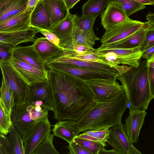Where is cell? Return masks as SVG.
I'll use <instances>...</instances> for the list:
<instances>
[{
    "label": "cell",
    "instance_id": "19",
    "mask_svg": "<svg viewBox=\"0 0 154 154\" xmlns=\"http://www.w3.org/2000/svg\"><path fill=\"white\" fill-rule=\"evenodd\" d=\"M33 10L24 12L6 19L0 23V32H8L29 29Z\"/></svg>",
    "mask_w": 154,
    "mask_h": 154
},
{
    "label": "cell",
    "instance_id": "25",
    "mask_svg": "<svg viewBox=\"0 0 154 154\" xmlns=\"http://www.w3.org/2000/svg\"><path fill=\"white\" fill-rule=\"evenodd\" d=\"M50 16L53 27L69 12L64 0H42Z\"/></svg>",
    "mask_w": 154,
    "mask_h": 154
},
{
    "label": "cell",
    "instance_id": "48",
    "mask_svg": "<svg viewBox=\"0 0 154 154\" xmlns=\"http://www.w3.org/2000/svg\"><path fill=\"white\" fill-rule=\"evenodd\" d=\"M146 18L154 27V13L151 12H149L146 16Z\"/></svg>",
    "mask_w": 154,
    "mask_h": 154
},
{
    "label": "cell",
    "instance_id": "44",
    "mask_svg": "<svg viewBox=\"0 0 154 154\" xmlns=\"http://www.w3.org/2000/svg\"><path fill=\"white\" fill-rule=\"evenodd\" d=\"M141 51L142 53V58L148 60L150 59L154 54V45Z\"/></svg>",
    "mask_w": 154,
    "mask_h": 154
},
{
    "label": "cell",
    "instance_id": "12",
    "mask_svg": "<svg viewBox=\"0 0 154 154\" xmlns=\"http://www.w3.org/2000/svg\"><path fill=\"white\" fill-rule=\"evenodd\" d=\"M9 62L29 85L38 82L48 81V70L47 71L40 70L12 57Z\"/></svg>",
    "mask_w": 154,
    "mask_h": 154
},
{
    "label": "cell",
    "instance_id": "47",
    "mask_svg": "<svg viewBox=\"0 0 154 154\" xmlns=\"http://www.w3.org/2000/svg\"><path fill=\"white\" fill-rule=\"evenodd\" d=\"M80 0H64L68 9L72 8L74 5Z\"/></svg>",
    "mask_w": 154,
    "mask_h": 154
},
{
    "label": "cell",
    "instance_id": "42",
    "mask_svg": "<svg viewBox=\"0 0 154 154\" xmlns=\"http://www.w3.org/2000/svg\"><path fill=\"white\" fill-rule=\"evenodd\" d=\"M40 32L41 33L48 41L60 47V41L55 34L49 31L43 29L41 30Z\"/></svg>",
    "mask_w": 154,
    "mask_h": 154
},
{
    "label": "cell",
    "instance_id": "36",
    "mask_svg": "<svg viewBox=\"0 0 154 154\" xmlns=\"http://www.w3.org/2000/svg\"><path fill=\"white\" fill-rule=\"evenodd\" d=\"M97 17L82 15L76 17V24L83 32H87L93 29V27Z\"/></svg>",
    "mask_w": 154,
    "mask_h": 154
},
{
    "label": "cell",
    "instance_id": "7",
    "mask_svg": "<svg viewBox=\"0 0 154 154\" xmlns=\"http://www.w3.org/2000/svg\"><path fill=\"white\" fill-rule=\"evenodd\" d=\"M146 23L128 18L124 22L106 29L100 40L102 45L111 44L124 38L144 27Z\"/></svg>",
    "mask_w": 154,
    "mask_h": 154
},
{
    "label": "cell",
    "instance_id": "18",
    "mask_svg": "<svg viewBox=\"0 0 154 154\" xmlns=\"http://www.w3.org/2000/svg\"><path fill=\"white\" fill-rule=\"evenodd\" d=\"M40 29L31 28L25 30L8 32H0V42L10 44L16 47L20 44L34 42L35 35Z\"/></svg>",
    "mask_w": 154,
    "mask_h": 154
},
{
    "label": "cell",
    "instance_id": "5",
    "mask_svg": "<svg viewBox=\"0 0 154 154\" xmlns=\"http://www.w3.org/2000/svg\"><path fill=\"white\" fill-rule=\"evenodd\" d=\"M2 76L13 92L15 104L26 103L29 85L9 61L0 62Z\"/></svg>",
    "mask_w": 154,
    "mask_h": 154
},
{
    "label": "cell",
    "instance_id": "50",
    "mask_svg": "<svg viewBox=\"0 0 154 154\" xmlns=\"http://www.w3.org/2000/svg\"><path fill=\"white\" fill-rule=\"evenodd\" d=\"M139 3L144 5H152V4L148 0H133Z\"/></svg>",
    "mask_w": 154,
    "mask_h": 154
},
{
    "label": "cell",
    "instance_id": "34",
    "mask_svg": "<svg viewBox=\"0 0 154 154\" xmlns=\"http://www.w3.org/2000/svg\"><path fill=\"white\" fill-rule=\"evenodd\" d=\"M118 3L128 17L133 14L145 8V5L133 0H110Z\"/></svg>",
    "mask_w": 154,
    "mask_h": 154
},
{
    "label": "cell",
    "instance_id": "45",
    "mask_svg": "<svg viewBox=\"0 0 154 154\" xmlns=\"http://www.w3.org/2000/svg\"><path fill=\"white\" fill-rule=\"evenodd\" d=\"M40 0H28L24 12L33 10Z\"/></svg>",
    "mask_w": 154,
    "mask_h": 154
},
{
    "label": "cell",
    "instance_id": "11",
    "mask_svg": "<svg viewBox=\"0 0 154 154\" xmlns=\"http://www.w3.org/2000/svg\"><path fill=\"white\" fill-rule=\"evenodd\" d=\"M77 16L69 12L64 19L54 26L50 31L59 39L60 47L64 51H71L73 48V33Z\"/></svg>",
    "mask_w": 154,
    "mask_h": 154
},
{
    "label": "cell",
    "instance_id": "41",
    "mask_svg": "<svg viewBox=\"0 0 154 154\" xmlns=\"http://www.w3.org/2000/svg\"><path fill=\"white\" fill-rule=\"evenodd\" d=\"M0 154H10L8 137L0 134Z\"/></svg>",
    "mask_w": 154,
    "mask_h": 154
},
{
    "label": "cell",
    "instance_id": "9",
    "mask_svg": "<svg viewBox=\"0 0 154 154\" xmlns=\"http://www.w3.org/2000/svg\"><path fill=\"white\" fill-rule=\"evenodd\" d=\"M107 142L111 146L116 154H141L133 145L124 129L122 122L109 128Z\"/></svg>",
    "mask_w": 154,
    "mask_h": 154
},
{
    "label": "cell",
    "instance_id": "32",
    "mask_svg": "<svg viewBox=\"0 0 154 154\" xmlns=\"http://www.w3.org/2000/svg\"><path fill=\"white\" fill-rule=\"evenodd\" d=\"M54 134L49 133L32 154H59L53 144Z\"/></svg>",
    "mask_w": 154,
    "mask_h": 154
},
{
    "label": "cell",
    "instance_id": "38",
    "mask_svg": "<svg viewBox=\"0 0 154 154\" xmlns=\"http://www.w3.org/2000/svg\"><path fill=\"white\" fill-rule=\"evenodd\" d=\"M14 48L10 44L0 42V62L9 61Z\"/></svg>",
    "mask_w": 154,
    "mask_h": 154
},
{
    "label": "cell",
    "instance_id": "37",
    "mask_svg": "<svg viewBox=\"0 0 154 154\" xmlns=\"http://www.w3.org/2000/svg\"><path fill=\"white\" fill-rule=\"evenodd\" d=\"M73 46L79 45L93 48L94 45L86 37L82 31L76 25V22L73 33Z\"/></svg>",
    "mask_w": 154,
    "mask_h": 154
},
{
    "label": "cell",
    "instance_id": "31",
    "mask_svg": "<svg viewBox=\"0 0 154 154\" xmlns=\"http://www.w3.org/2000/svg\"><path fill=\"white\" fill-rule=\"evenodd\" d=\"M0 100L11 113L15 105L14 95L13 91L7 83L4 77L2 76V80L0 88Z\"/></svg>",
    "mask_w": 154,
    "mask_h": 154
},
{
    "label": "cell",
    "instance_id": "26",
    "mask_svg": "<svg viewBox=\"0 0 154 154\" xmlns=\"http://www.w3.org/2000/svg\"><path fill=\"white\" fill-rule=\"evenodd\" d=\"M8 139L10 154H25L22 137L13 124L11 126Z\"/></svg>",
    "mask_w": 154,
    "mask_h": 154
},
{
    "label": "cell",
    "instance_id": "40",
    "mask_svg": "<svg viewBox=\"0 0 154 154\" xmlns=\"http://www.w3.org/2000/svg\"><path fill=\"white\" fill-rule=\"evenodd\" d=\"M154 45V27L150 29L147 32L145 41L141 51L146 49Z\"/></svg>",
    "mask_w": 154,
    "mask_h": 154
},
{
    "label": "cell",
    "instance_id": "35",
    "mask_svg": "<svg viewBox=\"0 0 154 154\" xmlns=\"http://www.w3.org/2000/svg\"><path fill=\"white\" fill-rule=\"evenodd\" d=\"M73 140L81 145L91 154H100V151L105 148L100 143L77 137Z\"/></svg>",
    "mask_w": 154,
    "mask_h": 154
},
{
    "label": "cell",
    "instance_id": "29",
    "mask_svg": "<svg viewBox=\"0 0 154 154\" xmlns=\"http://www.w3.org/2000/svg\"><path fill=\"white\" fill-rule=\"evenodd\" d=\"M109 129L106 128L99 130H88L76 137L100 143L105 147L107 146L106 143L109 137Z\"/></svg>",
    "mask_w": 154,
    "mask_h": 154
},
{
    "label": "cell",
    "instance_id": "22",
    "mask_svg": "<svg viewBox=\"0 0 154 154\" xmlns=\"http://www.w3.org/2000/svg\"><path fill=\"white\" fill-rule=\"evenodd\" d=\"M31 27L51 31L53 26L49 14L42 0H40L33 9L30 19Z\"/></svg>",
    "mask_w": 154,
    "mask_h": 154
},
{
    "label": "cell",
    "instance_id": "8",
    "mask_svg": "<svg viewBox=\"0 0 154 154\" xmlns=\"http://www.w3.org/2000/svg\"><path fill=\"white\" fill-rule=\"evenodd\" d=\"M116 78L97 79L85 81L92 92L96 102L112 97L123 91Z\"/></svg>",
    "mask_w": 154,
    "mask_h": 154
},
{
    "label": "cell",
    "instance_id": "15",
    "mask_svg": "<svg viewBox=\"0 0 154 154\" xmlns=\"http://www.w3.org/2000/svg\"><path fill=\"white\" fill-rule=\"evenodd\" d=\"M128 18L120 6L112 1L100 16L101 25L105 30L124 22Z\"/></svg>",
    "mask_w": 154,
    "mask_h": 154
},
{
    "label": "cell",
    "instance_id": "30",
    "mask_svg": "<svg viewBox=\"0 0 154 154\" xmlns=\"http://www.w3.org/2000/svg\"><path fill=\"white\" fill-rule=\"evenodd\" d=\"M69 57L74 59L80 60L89 62H93L109 65L116 68L121 71H122L125 68L124 65H115L105 60L100 58L95 51L87 52L81 54L65 55Z\"/></svg>",
    "mask_w": 154,
    "mask_h": 154
},
{
    "label": "cell",
    "instance_id": "1",
    "mask_svg": "<svg viewBox=\"0 0 154 154\" xmlns=\"http://www.w3.org/2000/svg\"><path fill=\"white\" fill-rule=\"evenodd\" d=\"M48 81L54 119L78 121L96 101L85 81L73 75L49 69Z\"/></svg>",
    "mask_w": 154,
    "mask_h": 154
},
{
    "label": "cell",
    "instance_id": "23",
    "mask_svg": "<svg viewBox=\"0 0 154 154\" xmlns=\"http://www.w3.org/2000/svg\"><path fill=\"white\" fill-rule=\"evenodd\" d=\"M96 53L100 58L113 65H126L134 67H137L139 65L142 56L141 51L125 55H117L111 52Z\"/></svg>",
    "mask_w": 154,
    "mask_h": 154
},
{
    "label": "cell",
    "instance_id": "3",
    "mask_svg": "<svg viewBox=\"0 0 154 154\" xmlns=\"http://www.w3.org/2000/svg\"><path fill=\"white\" fill-rule=\"evenodd\" d=\"M116 79L121 83L129 108L146 111L153 99L149 89L147 60L140 61L137 67L130 66Z\"/></svg>",
    "mask_w": 154,
    "mask_h": 154
},
{
    "label": "cell",
    "instance_id": "14",
    "mask_svg": "<svg viewBox=\"0 0 154 154\" xmlns=\"http://www.w3.org/2000/svg\"><path fill=\"white\" fill-rule=\"evenodd\" d=\"M129 115L124 125L125 132L132 143L138 142L146 114L145 110L129 108Z\"/></svg>",
    "mask_w": 154,
    "mask_h": 154
},
{
    "label": "cell",
    "instance_id": "13",
    "mask_svg": "<svg viewBox=\"0 0 154 154\" xmlns=\"http://www.w3.org/2000/svg\"><path fill=\"white\" fill-rule=\"evenodd\" d=\"M51 125L48 118L36 125L24 141L25 154H32L45 136L51 132Z\"/></svg>",
    "mask_w": 154,
    "mask_h": 154
},
{
    "label": "cell",
    "instance_id": "20",
    "mask_svg": "<svg viewBox=\"0 0 154 154\" xmlns=\"http://www.w3.org/2000/svg\"><path fill=\"white\" fill-rule=\"evenodd\" d=\"M33 45L45 64L48 61L62 55L63 53L62 48L52 43L45 37L35 39Z\"/></svg>",
    "mask_w": 154,
    "mask_h": 154
},
{
    "label": "cell",
    "instance_id": "10",
    "mask_svg": "<svg viewBox=\"0 0 154 154\" xmlns=\"http://www.w3.org/2000/svg\"><path fill=\"white\" fill-rule=\"evenodd\" d=\"M34 102L43 108L53 111L51 89L48 81L29 85L26 103Z\"/></svg>",
    "mask_w": 154,
    "mask_h": 154
},
{
    "label": "cell",
    "instance_id": "51",
    "mask_svg": "<svg viewBox=\"0 0 154 154\" xmlns=\"http://www.w3.org/2000/svg\"><path fill=\"white\" fill-rule=\"evenodd\" d=\"M147 61L148 65L154 68V54L150 59Z\"/></svg>",
    "mask_w": 154,
    "mask_h": 154
},
{
    "label": "cell",
    "instance_id": "24",
    "mask_svg": "<svg viewBox=\"0 0 154 154\" xmlns=\"http://www.w3.org/2000/svg\"><path fill=\"white\" fill-rule=\"evenodd\" d=\"M52 129L54 136L65 140L69 143L79 134L77 121L72 120L59 121Z\"/></svg>",
    "mask_w": 154,
    "mask_h": 154
},
{
    "label": "cell",
    "instance_id": "27",
    "mask_svg": "<svg viewBox=\"0 0 154 154\" xmlns=\"http://www.w3.org/2000/svg\"><path fill=\"white\" fill-rule=\"evenodd\" d=\"M110 0H88L82 6V15L97 17L106 8Z\"/></svg>",
    "mask_w": 154,
    "mask_h": 154
},
{
    "label": "cell",
    "instance_id": "4",
    "mask_svg": "<svg viewBox=\"0 0 154 154\" xmlns=\"http://www.w3.org/2000/svg\"><path fill=\"white\" fill-rule=\"evenodd\" d=\"M49 111L33 103L14 105L11 114L12 123L23 141L36 125L48 118Z\"/></svg>",
    "mask_w": 154,
    "mask_h": 154
},
{
    "label": "cell",
    "instance_id": "52",
    "mask_svg": "<svg viewBox=\"0 0 154 154\" xmlns=\"http://www.w3.org/2000/svg\"><path fill=\"white\" fill-rule=\"evenodd\" d=\"M148 0L152 4V5H154V0Z\"/></svg>",
    "mask_w": 154,
    "mask_h": 154
},
{
    "label": "cell",
    "instance_id": "46",
    "mask_svg": "<svg viewBox=\"0 0 154 154\" xmlns=\"http://www.w3.org/2000/svg\"><path fill=\"white\" fill-rule=\"evenodd\" d=\"M14 0H0V11L5 9Z\"/></svg>",
    "mask_w": 154,
    "mask_h": 154
},
{
    "label": "cell",
    "instance_id": "43",
    "mask_svg": "<svg viewBox=\"0 0 154 154\" xmlns=\"http://www.w3.org/2000/svg\"><path fill=\"white\" fill-rule=\"evenodd\" d=\"M148 66V75L151 94L154 98V68Z\"/></svg>",
    "mask_w": 154,
    "mask_h": 154
},
{
    "label": "cell",
    "instance_id": "16",
    "mask_svg": "<svg viewBox=\"0 0 154 154\" xmlns=\"http://www.w3.org/2000/svg\"><path fill=\"white\" fill-rule=\"evenodd\" d=\"M12 57L24 62L41 71H47L46 64L35 50L33 45L15 47L12 52Z\"/></svg>",
    "mask_w": 154,
    "mask_h": 154
},
{
    "label": "cell",
    "instance_id": "21",
    "mask_svg": "<svg viewBox=\"0 0 154 154\" xmlns=\"http://www.w3.org/2000/svg\"><path fill=\"white\" fill-rule=\"evenodd\" d=\"M52 63L69 64L79 66L100 70L118 75L123 73L116 68L109 65L73 59L65 55H62L53 58L47 62L46 63V65Z\"/></svg>",
    "mask_w": 154,
    "mask_h": 154
},
{
    "label": "cell",
    "instance_id": "17",
    "mask_svg": "<svg viewBox=\"0 0 154 154\" xmlns=\"http://www.w3.org/2000/svg\"><path fill=\"white\" fill-rule=\"evenodd\" d=\"M149 21L143 28L137 30L126 37L115 43L106 45H101V46L106 48H131L142 46L148 31L153 27Z\"/></svg>",
    "mask_w": 154,
    "mask_h": 154
},
{
    "label": "cell",
    "instance_id": "39",
    "mask_svg": "<svg viewBox=\"0 0 154 154\" xmlns=\"http://www.w3.org/2000/svg\"><path fill=\"white\" fill-rule=\"evenodd\" d=\"M68 146H66L69 150L68 153L70 154H91L81 145L73 140L69 143Z\"/></svg>",
    "mask_w": 154,
    "mask_h": 154
},
{
    "label": "cell",
    "instance_id": "33",
    "mask_svg": "<svg viewBox=\"0 0 154 154\" xmlns=\"http://www.w3.org/2000/svg\"><path fill=\"white\" fill-rule=\"evenodd\" d=\"M0 106V133L7 135L12 124L11 113L1 100Z\"/></svg>",
    "mask_w": 154,
    "mask_h": 154
},
{
    "label": "cell",
    "instance_id": "49",
    "mask_svg": "<svg viewBox=\"0 0 154 154\" xmlns=\"http://www.w3.org/2000/svg\"><path fill=\"white\" fill-rule=\"evenodd\" d=\"M116 154V153L113 149L111 150H107L105 149V148L100 151V154Z\"/></svg>",
    "mask_w": 154,
    "mask_h": 154
},
{
    "label": "cell",
    "instance_id": "2",
    "mask_svg": "<svg viewBox=\"0 0 154 154\" xmlns=\"http://www.w3.org/2000/svg\"><path fill=\"white\" fill-rule=\"evenodd\" d=\"M128 103L123 90L112 97L96 102L77 121L79 133L88 130L109 128L122 123Z\"/></svg>",
    "mask_w": 154,
    "mask_h": 154
},
{
    "label": "cell",
    "instance_id": "28",
    "mask_svg": "<svg viewBox=\"0 0 154 154\" xmlns=\"http://www.w3.org/2000/svg\"><path fill=\"white\" fill-rule=\"evenodd\" d=\"M28 0H14L0 11V23L8 17L24 12Z\"/></svg>",
    "mask_w": 154,
    "mask_h": 154
},
{
    "label": "cell",
    "instance_id": "6",
    "mask_svg": "<svg viewBox=\"0 0 154 154\" xmlns=\"http://www.w3.org/2000/svg\"><path fill=\"white\" fill-rule=\"evenodd\" d=\"M46 65L49 69L73 75L85 81L94 79L116 78L118 75L100 70L65 63H52Z\"/></svg>",
    "mask_w": 154,
    "mask_h": 154
}]
</instances>
